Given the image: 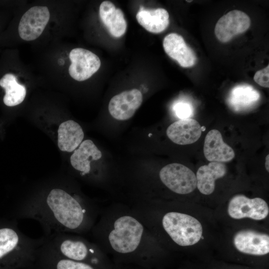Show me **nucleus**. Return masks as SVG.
<instances>
[{
  "instance_id": "obj_1",
  "label": "nucleus",
  "mask_w": 269,
  "mask_h": 269,
  "mask_svg": "<svg viewBox=\"0 0 269 269\" xmlns=\"http://www.w3.org/2000/svg\"><path fill=\"white\" fill-rule=\"evenodd\" d=\"M87 209L63 188L53 187L33 196L17 206L16 216L37 221L44 236L76 231L83 227Z\"/></svg>"
},
{
  "instance_id": "obj_2",
  "label": "nucleus",
  "mask_w": 269,
  "mask_h": 269,
  "mask_svg": "<svg viewBox=\"0 0 269 269\" xmlns=\"http://www.w3.org/2000/svg\"><path fill=\"white\" fill-rule=\"evenodd\" d=\"M44 237L31 238L23 234L15 221L0 222V261L23 266L36 259Z\"/></svg>"
},
{
  "instance_id": "obj_3",
  "label": "nucleus",
  "mask_w": 269,
  "mask_h": 269,
  "mask_svg": "<svg viewBox=\"0 0 269 269\" xmlns=\"http://www.w3.org/2000/svg\"><path fill=\"white\" fill-rule=\"evenodd\" d=\"M162 222L165 231L179 246L193 245L201 238L203 229L201 223L189 215L169 212L163 216Z\"/></svg>"
},
{
  "instance_id": "obj_4",
  "label": "nucleus",
  "mask_w": 269,
  "mask_h": 269,
  "mask_svg": "<svg viewBox=\"0 0 269 269\" xmlns=\"http://www.w3.org/2000/svg\"><path fill=\"white\" fill-rule=\"evenodd\" d=\"M143 226L135 218L124 216L114 223V229L109 240L113 249L120 253H129L138 247L143 233Z\"/></svg>"
},
{
  "instance_id": "obj_5",
  "label": "nucleus",
  "mask_w": 269,
  "mask_h": 269,
  "mask_svg": "<svg viewBox=\"0 0 269 269\" xmlns=\"http://www.w3.org/2000/svg\"><path fill=\"white\" fill-rule=\"evenodd\" d=\"M159 177L167 188L177 194H188L197 187L196 175L181 164L173 163L164 166L159 172Z\"/></svg>"
},
{
  "instance_id": "obj_6",
  "label": "nucleus",
  "mask_w": 269,
  "mask_h": 269,
  "mask_svg": "<svg viewBox=\"0 0 269 269\" xmlns=\"http://www.w3.org/2000/svg\"><path fill=\"white\" fill-rule=\"evenodd\" d=\"M228 213L231 218L235 219L249 218L261 220L268 216L269 208L267 203L261 198H249L238 194L230 200Z\"/></svg>"
},
{
  "instance_id": "obj_7",
  "label": "nucleus",
  "mask_w": 269,
  "mask_h": 269,
  "mask_svg": "<svg viewBox=\"0 0 269 269\" xmlns=\"http://www.w3.org/2000/svg\"><path fill=\"white\" fill-rule=\"evenodd\" d=\"M71 63L69 73L78 81H85L95 74L101 66L99 57L92 52L82 48L73 49L69 53Z\"/></svg>"
},
{
  "instance_id": "obj_8",
  "label": "nucleus",
  "mask_w": 269,
  "mask_h": 269,
  "mask_svg": "<svg viewBox=\"0 0 269 269\" xmlns=\"http://www.w3.org/2000/svg\"><path fill=\"white\" fill-rule=\"evenodd\" d=\"M50 18L48 8L44 6H35L26 11L19 21L18 31L24 40L32 41L42 33Z\"/></svg>"
},
{
  "instance_id": "obj_9",
  "label": "nucleus",
  "mask_w": 269,
  "mask_h": 269,
  "mask_svg": "<svg viewBox=\"0 0 269 269\" xmlns=\"http://www.w3.org/2000/svg\"><path fill=\"white\" fill-rule=\"evenodd\" d=\"M250 25V18L246 13L233 10L218 20L215 27V34L220 42L226 43L234 36L245 32Z\"/></svg>"
},
{
  "instance_id": "obj_10",
  "label": "nucleus",
  "mask_w": 269,
  "mask_h": 269,
  "mask_svg": "<svg viewBox=\"0 0 269 269\" xmlns=\"http://www.w3.org/2000/svg\"><path fill=\"white\" fill-rule=\"evenodd\" d=\"M142 102V95L137 89L124 91L114 96L109 104V111L115 119L125 121L132 118Z\"/></svg>"
},
{
  "instance_id": "obj_11",
  "label": "nucleus",
  "mask_w": 269,
  "mask_h": 269,
  "mask_svg": "<svg viewBox=\"0 0 269 269\" xmlns=\"http://www.w3.org/2000/svg\"><path fill=\"white\" fill-rule=\"evenodd\" d=\"M236 248L244 254L262 256L269 252L268 235L250 230H242L234 236Z\"/></svg>"
},
{
  "instance_id": "obj_12",
  "label": "nucleus",
  "mask_w": 269,
  "mask_h": 269,
  "mask_svg": "<svg viewBox=\"0 0 269 269\" xmlns=\"http://www.w3.org/2000/svg\"><path fill=\"white\" fill-rule=\"evenodd\" d=\"M163 47L166 53L183 68L192 67L196 63L194 52L179 34L171 33L167 35L163 39Z\"/></svg>"
},
{
  "instance_id": "obj_13",
  "label": "nucleus",
  "mask_w": 269,
  "mask_h": 269,
  "mask_svg": "<svg viewBox=\"0 0 269 269\" xmlns=\"http://www.w3.org/2000/svg\"><path fill=\"white\" fill-rule=\"evenodd\" d=\"M202 127L195 120L181 119L171 124L166 130V134L173 142L180 145L193 143L199 138Z\"/></svg>"
},
{
  "instance_id": "obj_14",
  "label": "nucleus",
  "mask_w": 269,
  "mask_h": 269,
  "mask_svg": "<svg viewBox=\"0 0 269 269\" xmlns=\"http://www.w3.org/2000/svg\"><path fill=\"white\" fill-rule=\"evenodd\" d=\"M205 158L210 162H228L235 155L233 148L224 142L221 133L212 130L206 134L203 147Z\"/></svg>"
},
{
  "instance_id": "obj_15",
  "label": "nucleus",
  "mask_w": 269,
  "mask_h": 269,
  "mask_svg": "<svg viewBox=\"0 0 269 269\" xmlns=\"http://www.w3.org/2000/svg\"><path fill=\"white\" fill-rule=\"evenodd\" d=\"M260 99V93L252 86L241 84L235 86L230 92L227 103L235 112L242 113L253 108Z\"/></svg>"
},
{
  "instance_id": "obj_16",
  "label": "nucleus",
  "mask_w": 269,
  "mask_h": 269,
  "mask_svg": "<svg viewBox=\"0 0 269 269\" xmlns=\"http://www.w3.org/2000/svg\"><path fill=\"white\" fill-rule=\"evenodd\" d=\"M100 18L109 33L118 38L126 32L127 24L124 13L111 1H103L99 7Z\"/></svg>"
},
{
  "instance_id": "obj_17",
  "label": "nucleus",
  "mask_w": 269,
  "mask_h": 269,
  "mask_svg": "<svg viewBox=\"0 0 269 269\" xmlns=\"http://www.w3.org/2000/svg\"><path fill=\"white\" fill-rule=\"evenodd\" d=\"M102 156L101 151L93 141L86 139L74 151L70 159L72 167L79 171L81 176H84L90 171L91 161L99 160Z\"/></svg>"
},
{
  "instance_id": "obj_18",
  "label": "nucleus",
  "mask_w": 269,
  "mask_h": 269,
  "mask_svg": "<svg viewBox=\"0 0 269 269\" xmlns=\"http://www.w3.org/2000/svg\"><path fill=\"white\" fill-rule=\"evenodd\" d=\"M227 173V167L222 162H210L200 166L196 173L197 187L203 194L210 195L215 189V181Z\"/></svg>"
},
{
  "instance_id": "obj_19",
  "label": "nucleus",
  "mask_w": 269,
  "mask_h": 269,
  "mask_svg": "<svg viewBox=\"0 0 269 269\" xmlns=\"http://www.w3.org/2000/svg\"><path fill=\"white\" fill-rule=\"evenodd\" d=\"M136 18L138 23L146 30L154 33L163 31L169 23V13L162 8L145 9L141 6Z\"/></svg>"
},
{
  "instance_id": "obj_20",
  "label": "nucleus",
  "mask_w": 269,
  "mask_h": 269,
  "mask_svg": "<svg viewBox=\"0 0 269 269\" xmlns=\"http://www.w3.org/2000/svg\"><path fill=\"white\" fill-rule=\"evenodd\" d=\"M84 132L81 127L73 120L62 123L58 130V146L62 151H74L82 142Z\"/></svg>"
},
{
  "instance_id": "obj_21",
  "label": "nucleus",
  "mask_w": 269,
  "mask_h": 269,
  "mask_svg": "<svg viewBox=\"0 0 269 269\" xmlns=\"http://www.w3.org/2000/svg\"><path fill=\"white\" fill-rule=\"evenodd\" d=\"M0 86L5 91L3 98L4 104L12 107L21 104L26 94L25 87L18 83L16 76L11 73H7L0 79Z\"/></svg>"
},
{
  "instance_id": "obj_22",
  "label": "nucleus",
  "mask_w": 269,
  "mask_h": 269,
  "mask_svg": "<svg viewBox=\"0 0 269 269\" xmlns=\"http://www.w3.org/2000/svg\"><path fill=\"white\" fill-rule=\"evenodd\" d=\"M173 109L175 115L180 120L189 119L193 114V106L191 103L185 101L176 102Z\"/></svg>"
},
{
  "instance_id": "obj_23",
  "label": "nucleus",
  "mask_w": 269,
  "mask_h": 269,
  "mask_svg": "<svg viewBox=\"0 0 269 269\" xmlns=\"http://www.w3.org/2000/svg\"><path fill=\"white\" fill-rule=\"evenodd\" d=\"M269 65L256 72L254 76V81L265 88L269 87Z\"/></svg>"
},
{
  "instance_id": "obj_24",
  "label": "nucleus",
  "mask_w": 269,
  "mask_h": 269,
  "mask_svg": "<svg viewBox=\"0 0 269 269\" xmlns=\"http://www.w3.org/2000/svg\"><path fill=\"white\" fill-rule=\"evenodd\" d=\"M269 155H267L266 158V162H265V166L267 170L269 172Z\"/></svg>"
},
{
  "instance_id": "obj_25",
  "label": "nucleus",
  "mask_w": 269,
  "mask_h": 269,
  "mask_svg": "<svg viewBox=\"0 0 269 269\" xmlns=\"http://www.w3.org/2000/svg\"><path fill=\"white\" fill-rule=\"evenodd\" d=\"M192 1V0H186V1H187V2H191V1Z\"/></svg>"
}]
</instances>
